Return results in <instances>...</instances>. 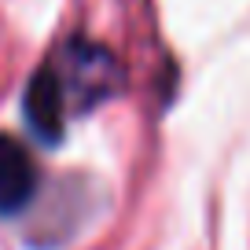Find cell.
I'll return each instance as SVG.
<instances>
[{
	"mask_svg": "<svg viewBox=\"0 0 250 250\" xmlns=\"http://www.w3.org/2000/svg\"><path fill=\"white\" fill-rule=\"evenodd\" d=\"M110 92V55L96 44L74 41L30 78L26 114L44 140H59L66 118L88 110Z\"/></svg>",
	"mask_w": 250,
	"mask_h": 250,
	"instance_id": "cell-1",
	"label": "cell"
},
{
	"mask_svg": "<svg viewBox=\"0 0 250 250\" xmlns=\"http://www.w3.org/2000/svg\"><path fill=\"white\" fill-rule=\"evenodd\" d=\"M41 169L33 155L11 136H0V213H15L37 195Z\"/></svg>",
	"mask_w": 250,
	"mask_h": 250,
	"instance_id": "cell-2",
	"label": "cell"
}]
</instances>
